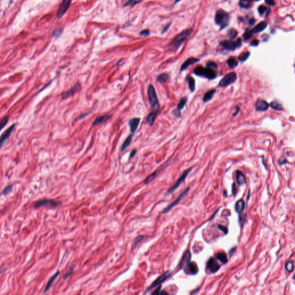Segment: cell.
<instances>
[{
  "label": "cell",
  "mask_w": 295,
  "mask_h": 295,
  "mask_svg": "<svg viewBox=\"0 0 295 295\" xmlns=\"http://www.w3.org/2000/svg\"><path fill=\"white\" fill-rule=\"evenodd\" d=\"M193 29H189L185 30L178 36L175 37V39L170 43L169 45V50L171 52H175L177 50L179 47L184 43L193 32Z\"/></svg>",
  "instance_id": "1"
},
{
  "label": "cell",
  "mask_w": 295,
  "mask_h": 295,
  "mask_svg": "<svg viewBox=\"0 0 295 295\" xmlns=\"http://www.w3.org/2000/svg\"><path fill=\"white\" fill-rule=\"evenodd\" d=\"M193 73L197 76L203 77L209 80H214L217 77V73L213 69L208 67L204 68L201 66H197L194 69Z\"/></svg>",
  "instance_id": "2"
},
{
  "label": "cell",
  "mask_w": 295,
  "mask_h": 295,
  "mask_svg": "<svg viewBox=\"0 0 295 295\" xmlns=\"http://www.w3.org/2000/svg\"><path fill=\"white\" fill-rule=\"evenodd\" d=\"M148 96L150 107L154 111H159L160 109L159 102L155 88L152 84H149L148 87Z\"/></svg>",
  "instance_id": "3"
},
{
  "label": "cell",
  "mask_w": 295,
  "mask_h": 295,
  "mask_svg": "<svg viewBox=\"0 0 295 295\" xmlns=\"http://www.w3.org/2000/svg\"><path fill=\"white\" fill-rule=\"evenodd\" d=\"M229 21V16L226 12L222 9H220L217 12L215 16V22L222 29L228 25Z\"/></svg>",
  "instance_id": "4"
},
{
  "label": "cell",
  "mask_w": 295,
  "mask_h": 295,
  "mask_svg": "<svg viewBox=\"0 0 295 295\" xmlns=\"http://www.w3.org/2000/svg\"><path fill=\"white\" fill-rule=\"evenodd\" d=\"M237 80V74L235 72H231L227 74L219 82V87H227L231 84L235 83Z\"/></svg>",
  "instance_id": "5"
},
{
  "label": "cell",
  "mask_w": 295,
  "mask_h": 295,
  "mask_svg": "<svg viewBox=\"0 0 295 295\" xmlns=\"http://www.w3.org/2000/svg\"><path fill=\"white\" fill-rule=\"evenodd\" d=\"M220 45L227 50L234 51L235 49L241 46V39L238 38L235 42L230 40L222 41L220 42Z\"/></svg>",
  "instance_id": "6"
},
{
  "label": "cell",
  "mask_w": 295,
  "mask_h": 295,
  "mask_svg": "<svg viewBox=\"0 0 295 295\" xmlns=\"http://www.w3.org/2000/svg\"><path fill=\"white\" fill-rule=\"evenodd\" d=\"M171 276V272L169 271H167L160 276L156 280L154 281V282L150 285V287L146 290L145 292H147L148 291H150V290L154 289L155 287H157L161 285L162 283L165 282L167 279L169 278Z\"/></svg>",
  "instance_id": "7"
},
{
  "label": "cell",
  "mask_w": 295,
  "mask_h": 295,
  "mask_svg": "<svg viewBox=\"0 0 295 295\" xmlns=\"http://www.w3.org/2000/svg\"><path fill=\"white\" fill-rule=\"evenodd\" d=\"M192 169H193V167H191V168H190L189 169H187V170L184 171V172H183V174L181 175V176L177 180V181L175 183V184H174L171 188L169 189V190L167 192V194H170L171 193H172V192H174L175 190H176L182 184V183L184 182V180L186 179V178L188 174L191 171Z\"/></svg>",
  "instance_id": "8"
},
{
  "label": "cell",
  "mask_w": 295,
  "mask_h": 295,
  "mask_svg": "<svg viewBox=\"0 0 295 295\" xmlns=\"http://www.w3.org/2000/svg\"><path fill=\"white\" fill-rule=\"evenodd\" d=\"M189 190H190V187H187V188H186L184 191L179 195V197L174 202H172L171 203H170L168 206L166 207V208L163 210L162 213H168L169 210H171L175 206H176L177 204H178L179 203H180L183 200V198L187 195V193L188 192Z\"/></svg>",
  "instance_id": "9"
},
{
  "label": "cell",
  "mask_w": 295,
  "mask_h": 295,
  "mask_svg": "<svg viewBox=\"0 0 295 295\" xmlns=\"http://www.w3.org/2000/svg\"><path fill=\"white\" fill-rule=\"evenodd\" d=\"M72 1V0H62V2L61 6H59V8L57 13L58 18H60L64 15V14L66 13V12L69 8Z\"/></svg>",
  "instance_id": "10"
},
{
  "label": "cell",
  "mask_w": 295,
  "mask_h": 295,
  "mask_svg": "<svg viewBox=\"0 0 295 295\" xmlns=\"http://www.w3.org/2000/svg\"><path fill=\"white\" fill-rule=\"evenodd\" d=\"M207 267L211 273H215L219 271L220 268V266L217 263L215 258H210L207 261Z\"/></svg>",
  "instance_id": "11"
},
{
  "label": "cell",
  "mask_w": 295,
  "mask_h": 295,
  "mask_svg": "<svg viewBox=\"0 0 295 295\" xmlns=\"http://www.w3.org/2000/svg\"><path fill=\"white\" fill-rule=\"evenodd\" d=\"M58 205V203H56L53 200H49V199H44V200H41L38 201H37L34 204V207L35 208H39L40 207L42 206H56Z\"/></svg>",
  "instance_id": "12"
},
{
  "label": "cell",
  "mask_w": 295,
  "mask_h": 295,
  "mask_svg": "<svg viewBox=\"0 0 295 295\" xmlns=\"http://www.w3.org/2000/svg\"><path fill=\"white\" fill-rule=\"evenodd\" d=\"M15 125H12L11 127H9L8 129H6L0 136V148L3 145V144L5 143V142L11 136V134L13 132V130L15 128Z\"/></svg>",
  "instance_id": "13"
},
{
  "label": "cell",
  "mask_w": 295,
  "mask_h": 295,
  "mask_svg": "<svg viewBox=\"0 0 295 295\" xmlns=\"http://www.w3.org/2000/svg\"><path fill=\"white\" fill-rule=\"evenodd\" d=\"M255 109L258 112H265L269 109V105L266 101L263 99H258L255 103Z\"/></svg>",
  "instance_id": "14"
},
{
  "label": "cell",
  "mask_w": 295,
  "mask_h": 295,
  "mask_svg": "<svg viewBox=\"0 0 295 295\" xmlns=\"http://www.w3.org/2000/svg\"><path fill=\"white\" fill-rule=\"evenodd\" d=\"M80 89H81V85H80V84H76L73 87H72L69 90L63 92L62 93V98L64 99H66V98L71 96L72 95H73L74 93L78 92L80 90Z\"/></svg>",
  "instance_id": "15"
},
{
  "label": "cell",
  "mask_w": 295,
  "mask_h": 295,
  "mask_svg": "<svg viewBox=\"0 0 295 295\" xmlns=\"http://www.w3.org/2000/svg\"><path fill=\"white\" fill-rule=\"evenodd\" d=\"M141 119L140 118H133L129 121V125L130 129V131L133 134L138 128Z\"/></svg>",
  "instance_id": "16"
},
{
  "label": "cell",
  "mask_w": 295,
  "mask_h": 295,
  "mask_svg": "<svg viewBox=\"0 0 295 295\" xmlns=\"http://www.w3.org/2000/svg\"><path fill=\"white\" fill-rule=\"evenodd\" d=\"M191 258V255L190 252L189 251H186L184 253V254L182 257V258L181 259V261L179 263V265L181 267V268H183V267H185L188 265V264L190 262Z\"/></svg>",
  "instance_id": "17"
},
{
  "label": "cell",
  "mask_w": 295,
  "mask_h": 295,
  "mask_svg": "<svg viewBox=\"0 0 295 295\" xmlns=\"http://www.w3.org/2000/svg\"><path fill=\"white\" fill-rule=\"evenodd\" d=\"M199 59L191 57L188 58L186 61H184V63L182 65L181 68V72H183L184 70H186L189 66L194 64L198 62H199Z\"/></svg>",
  "instance_id": "18"
},
{
  "label": "cell",
  "mask_w": 295,
  "mask_h": 295,
  "mask_svg": "<svg viewBox=\"0 0 295 295\" xmlns=\"http://www.w3.org/2000/svg\"><path fill=\"white\" fill-rule=\"evenodd\" d=\"M111 115H109V114H106V115H102V116H100L99 117H97L95 121L94 122H93V126H96V125H98L99 124H101L103 122H106L108 119H109L110 118Z\"/></svg>",
  "instance_id": "19"
},
{
  "label": "cell",
  "mask_w": 295,
  "mask_h": 295,
  "mask_svg": "<svg viewBox=\"0 0 295 295\" xmlns=\"http://www.w3.org/2000/svg\"><path fill=\"white\" fill-rule=\"evenodd\" d=\"M157 113H158L157 111H153L152 112L150 113L148 115L146 119V123L149 126H152L153 125L156 118L157 116Z\"/></svg>",
  "instance_id": "20"
},
{
  "label": "cell",
  "mask_w": 295,
  "mask_h": 295,
  "mask_svg": "<svg viewBox=\"0 0 295 295\" xmlns=\"http://www.w3.org/2000/svg\"><path fill=\"white\" fill-rule=\"evenodd\" d=\"M165 164H166V163H165L164 164H163V166H161L160 168H158L157 169H156V171H154L153 173H152L150 175H149L148 176L147 178L145 179V181H144V183H145V184H148V183H149L150 182H152V181L154 179V178L156 176V175H157V174L159 173V171H160V170H161V169L163 168V167H164V166H165Z\"/></svg>",
  "instance_id": "21"
},
{
  "label": "cell",
  "mask_w": 295,
  "mask_h": 295,
  "mask_svg": "<svg viewBox=\"0 0 295 295\" xmlns=\"http://www.w3.org/2000/svg\"><path fill=\"white\" fill-rule=\"evenodd\" d=\"M59 275V272H57L54 275H53V276L51 277V278L49 279V281L47 282V285L46 286V288L44 289V294L46 293V292H47L49 291V289L51 288V287H52L53 284H54V281L56 280V279L58 278V277Z\"/></svg>",
  "instance_id": "22"
},
{
  "label": "cell",
  "mask_w": 295,
  "mask_h": 295,
  "mask_svg": "<svg viewBox=\"0 0 295 295\" xmlns=\"http://www.w3.org/2000/svg\"><path fill=\"white\" fill-rule=\"evenodd\" d=\"M267 25V24L266 21H262L260 23H259L253 30H252L251 31L253 34L259 33V32L263 31L266 28Z\"/></svg>",
  "instance_id": "23"
},
{
  "label": "cell",
  "mask_w": 295,
  "mask_h": 295,
  "mask_svg": "<svg viewBox=\"0 0 295 295\" xmlns=\"http://www.w3.org/2000/svg\"><path fill=\"white\" fill-rule=\"evenodd\" d=\"M216 90L215 89L210 90V91L206 92L203 97V102L206 103V102L210 101L212 99V97H213V96L216 93Z\"/></svg>",
  "instance_id": "24"
},
{
  "label": "cell",
  "mask_w": 295,
  "mask_h": 295,
  "mask_svg": "<svg viewBox=\"0 0 295 295\" xmlns=\"http://www.w3.org/2000/svg\"><path fill=\"white\" fill-rule=\"evenodd\" d=\"M244 206H245V203H244V201L242 199L238 200L236 203L235 206V211L238 213H239V214L241 213L244 209Z\"/></svg>",
  "instance_id": "25"
},
{
  "label": "cell",
  "mask_w": 295,
  "mask_h": 295,
  "mask_svg": "<svg viewBox=\"0 0 295 295\" xmlns=\"http://www.w3.org/2000/svg\"><path fill=\"white\" fill-rule=\"evenodd\" d=\"M186 267H188L190 274L196 275L198 272V266L195 262H190Z\"/></svg>",
  "instance_id": "26"
},
{
  "label": "cell",
  "mask_w": 295,
  "mask_h": 295,
  "mask_svg": "<svg viewBox=\"0 0 295 295\" xmlns=\"http://www.w3.org/2000/svg\"><path fill=\"white\" fill-rule=\"evenodd\" d=\"M236 181L240 186H242L246 183V178L243 173L240 171L236 172Z\"/></svg>",
  "instance_id": "27"
},
{
  "label": "cell",
  "mask_w": 295,
  "mask_h": 295,
  "mask_svg": "<svg viewBox=\"0 0 295 295\" xmlns=\"http://www.w3.org/2000/svg\"><path fill=\"white\" fill-rule=\"evenodd\" d=\"M133 137V134L131 133L126 138V140H125V141L124 142V143H123V144L122 145V147H121V150L122 152L124 151L127 148L129 147L130 144L131 143Z\"/></svg>",
  "instance_id": "28"
},
{
  "label": "cell",
  "mask_w": 295,
  "mask_h": 295,
  "mask_svg": "<svg viewBox=\"0 0 295 295\" xmlns=\"http://www.w3.org/2000/svg\"><path fill=\"white\" fill-rule=\"evenodd\" d=\"M187 82L188 84V87L191 92H194L195 90V81L193 77L188 76L187 77Z\"/></svg>",
  "instance_id": "29"
},
{
  "label": "cell",
  "mask_w": 295,
  "mask_h": 295,
  "mask_svg": "<svg viewBox=\"0 0 295 295\" xmlns=\"http://www.w3.org/2000/svg\"><path fill=\"white\" fill-rule=\"evenodd\" d=\"M168 80H169V75L166 73L160 74L157 77V81L162 84L166 83Z\"/></svg>",
  "instance_id": "30"
},
{
  "label": "cell",
  "mask_w": 295,
  "mask_h": 295,
  "mask_svg": "<svg viewBox=\"0 0 295 295\" xmlns=\"http://www.w3.org/2000/svg\"><path fill=\"white\" fill-rule=\"evenodd\" d=\"M187 102V97H183L181 98V99L180 100V101L179 102V103L178 104L176 110L181 112V111L182 110L184 109Z\"/></svg>",
  "instance_id": "31"
},
{
  "label": "cell",
  "mask_w": 295,
  "mask_h": 295,
  "mask_svg": "<svg viewBox=\"0 0 295 295\" xmlns=\"http://www.w3.org/2000/svg\"><path fill=\"white\" fill-rule=\"evenodd\" d=\"M227 64L230 68H235L238 65V62L234 58H229L227 61Z\"/></svg>",
  "instance_id": "32"
},
{
  "label": "cell",
  "mask_w": 295,
  "mask_h": 295,
  "mask_svg": "<svg viewBox=\"0 0 295 295\" xmlns=\"http://www.w3.org/2000/svg\"><path fill=\"white\" fill-rule=\"evenodd\" d=\"M216 257L217 259L222 262V263H227L228 262V258L227 257V255L224 254V253H219L217 255Z\"/></svg>",
  "instance_id": "33"
},
{
  "label": "cell",
  "mask_w": 295,
  "mask_h": 295,
  "mask_svg": "<svg viewBox=\"0 0 295 295\" xmlns=\"http://www.w3.org/2000/svg\"><path fill=\"white\" fill-rule=\"evenodd\" d=\"M273 109H275L277 111H282L283 110V107L282 106L281 104H280V103H279L277 101H273L272 102L270 106Z\"/></svg>",
  "instance_id": "34"
},
{
  "label": "cell",
  "mask_w": 295,
  "mask_h": 295,
  "mask_svg": "<svg viewBox=\"0 0 295 295\" xmlns=\"http://www.w3.org/2000/svg\"><path fill=\"white\" fill-rule=\"evenodd\" d=\"M251 0H240V6L242 8H248L250 6Z\"/></svg>",
  "instance_id": "35"
},
{
  "label": "cell",
  "mask_w": 295,
  "mask_h": 295,
  "mask_svg": "<svg viewBox=\"0 0 295 295\" xmlns=\"http://www.w3.org/2000/svg\"><path fill=\"white\" fill-rule=\"evenodd\" d=\"M285 269L288 272H292L294 269V265L292 261H289L285 264Z\"/></svg>",
  "instance_id": "36"
},
{
  "label": "cell",
  "mask_w": 295,
  "mask_h": 295,
  "mask_svg": "<svg viewBox=\"0 0 295 295\" xmlns=\"http://www.w3.org/2000/svg\"><path fill=\"white\" fill-rule=\"evenodd\" d=\"M143 0H129L125 4V6H127V7H130V6H133L134 5H136V4L140 3V2H141Z\"/></svg>",
  "instance_id": "37"
},
{
  "label": "cell",
  "mask_w": 295,
  "mask_h": 295,
  "mask_svg": "<svg viewBox=\"0 0 295 295\" xmlns=\"http://www.w3.org/2000/svg\"><path fill=\"white\" fill-rule=\"evenodd\" d=\"M250 55V53L248 52H245V53H242L239 56V59L240 61H241L242 62H245L248 58Z\"/></svg>",
  "instance_id": "38"
},
{
  "label": "cell",
  "mask_w": 295,
  "mask_h": 295,
  "mask_svg": "<svg viewBox=\"0 0 295 295\" xmlns=\"http://www.w3.org/2000/svg\"><path fill=\"white\" fill-rule=\"evenodd\" d=\"M228 35L231 38L234 39L238 35V32L235 29L232 28L228 31Z\"/></svg>",
  "instance_id": "39"
},
{
  "label": "cell",
  "mask_w": 295,
  "mask_h": 295,
  "mask_svg": "<svg viewBox=\"0 0 295 295\" xmlns=\"http://www.w3.org/2000/svg\"><path fill=\"white\" fill-rule=\"evenodd\" d=\"M8 120L9 118L8 116L4 117V118L0 120V131L6 126V125L8 122Z\"/></svg>",
  "instance_id": "40"
},
{
  "label": "cell",
  "mask_w": 295,
  "mask_h": 295,
  "mask_svg": "<svg viewBox=\"0 0 295 295\" xmlns=\"http://www.w3.org/2000/svg\"><path fill=\"white\" fill-rule=\"evenodd\" d=\"M13 184L9 185V186H6V187L4 188V190H3V191H2V194H3V195H7V194H9V193L12 191V189H13Z\"/></svg>",
  "instance_id": "41"
},
{
  "label": "cell",
  "mask_w": 295,
  "mask_h": 295,
  "mask_svg": "<svg viewBox=\"0 0 295 295\" xmlns=\"http://www.w3.org/2000/svg\"><path fill=\"white\" fill-rule=\"evenodd\" d=\"M144 238V236H141V235L138 236V237H137V238L135 239L134 241V243H133V248H135V247H136V246H137V245H138V244H139V243H140V242H141V241L143 240Z\"/></svg>",
  "instance_id": "42"
},
{
  "label": "cell",
  "mask_w": 295,
  "mask_h": 295,
  "mask_svg": "<svg viewBox=\"0 0 295 295\" xmlns=\"http://www.w3.org/2000/svg\"><path fill=\"white\" fill-rule=\"evenodd\" d=\"M253 33L252 32L251 30V31H246L244 34L243 35V37H244V39L247 40H248L250 38H251V37L253 36Z\"/></svg>",
  "instance_id": "43"
},
{
  "label": "cell",
  "mask_w": 295,
  "mask_h": 295,
  "mask_svg": "<svg viewBox=\"0 0 295 295\" xmlns=\"http://www.w3.org/2000/svg\"><path fill=\"white\" fill-rule=\"evenodd\" d=\"M217 64L214 62H209L206 64V67H208V68H212V69H217Z\"/></svg>",
  "instance_id": "44"
},
{
  "label": "cell",
  "mask_w": 295,
  "mask_h": 295,
  "mask_svg": "<svg viewBox=\"0 0 295 295\" xmlns=\"http://www.w3.org/2000/svg\"><path fill=\"white\" fill-rule=\"evenodd\" d=\"M266 10H267L266 7L265 6H263V5H260L258 8V12H259V14H260V15H262V13H263Z\"/></svg>",
  "instance_id": "45"
},
{
  "label": "cell",
  "mask_w": 295,
  "mask_h": 295,
  "mask_svg": "<svg viewBox=\"0 0 295 295\" xmlns=\"http://www.w3.org/2000/svg\"><path fill=\"white\" fill-rule=\"evenodd\" d=\"M218 228L220 230H221L222 232H224V234H228V229L227 228H226L225 227L223 226V225H218Z\"/></svg>",
  "instance_id": "46"
},
{
  "label": "cell",
  "mask_w": 295,
  "mask_h": 295,
  "mask_svg": "<svg viewBox=\"0 0 295 295\" xmlns=\"http://www.w3.org/2000/svg\"><path fill=\"white\" fill-rule=\"evenodd\" d=\"M62 31H63V30H62V29H61V28H59V29H57V30L55 31V32H54V34H53L54 37H59V36L62 34Z\"/></svg>",
  "instance_id": "47"
},
{
  "label": "cell",
  "mask_w": 295,
  "mask_h": 295,
  "mask_svg": "<svg viewBox=\"0 0 295 295\" xmlns=\"http://www.w3.org/2000/svg\"><path fill=\"white\" fill-rule=\"evenodd\" d=\"M73 267H71V269H69V270L68 272H66V273L64 275V278L65 279L66 278H68V277L70 276L71 275V274L72 273V272H73Z\"/></svg>",
  "instance_id": "48"
},
{
  "label": "cell",
  "mask_w": 295,
  "mask_h": 295,
  "mask_svg": "<svg viewBox=\"0 0 295 295\" xmlns=\"http://www.w3.org/2000/svg\"><path fill=\"white\" fill-rule=\"evenodd\" d=\"M149 34H150V32L148 30H144L141 31L140 34L143 36H148L149 35Z\"/></svg>",
  "instance_id": "49"
},
{
  "label": "cell",
  "mask_w": 295,
  "mask_h": 295,
  "mask_svg": "<svg viewBox=\"0 0 295 295\" xmlns=\"http://www.w3.org/2000/svg\"><path fill=\"white\" fill-rule=\"evenodd\" d=\"M265 2L270 6H274L275 5V2L274 0H265Z\"/></svg>",
  "instance_id": "50"
},
{
  "label": "cell",
  "mask_w": 295,
  "mask_h": 295,
  "mask_svg": "<svg viewBox=\"0 0 295 295\" xmlns=\"http://www.w3.org/2000/svg\"><path fill=\"white\" fill-rule=\"evenodd\" d=\"M162 294V291H161V287H159V288H157L156 291H155L152 293V294H153V295H154V294H155V295H159V294Z\"/></svg>",
  "instance_id": "51"
},
{
  "label": "cell",
  "mask_w": 295,
  "mask_h": 295,
  "mask_svg": "<svg viewBox=\"0 0 295 295\" xmlns=\"http://www.w3.org/2000/svg\"><path fill=\"white\" fill-rule=\"evenodd\" d=\"M259 43V40H257V39H255L251 42V45L253 46H258Z\"/></svg>",
  "instance_id": "52"
},
{
  "label": "cell",
  "mask_w": 295,
  "mask_h": 295,
  "mask_svg": "<svg viewBox=\"0 0 295 295\" xmlns=\"http://www.w3.org/2000/svg\"><path fill=\"white\" fill-rule=\"evenodd\" d=\"M232 194L235 195L237 192V189H236V184L234 183L232 184Z\"/></svg>",
  "instance_id": "53"
},
{
  "label": "cell",
  "mask_w": 295,
  "mask_h": 295,
  "mask_svg": "<svg viewBox=\"0 0 295 295\" xmlns=\"http://www.w3.org/2000/svg\"><path fill=\"white\" fill-rule=\"evenodd\" d=\"M136 153H137V150H136V149H133V150L131 151V153H130V158H133V157H134V156L136 155Z\"/></svg>",
  "instance_id": "54"
},
{
  "label": "cell",
  "mask_w": 295,
  "mask_h": 295,
  "mask_svg": "<svg viewBox=\"0 0 295 295\" xmlns=\"http://www.w3.org/2000/svg\"><path fill=\"white\" fill-rule=\"evenodd\" d=\"M236 250V247H234V248H233L231 249V250H230V251H229V257H231V256L234 254V253L235 252Z\"/></svg>",
  "instance_id": "55"
},
{
  "label": "cell",
  "mask_w": 295,
  "mask_h": 295,
  "mask_svg": "<svg viewBox=\"0 0 295 295\" xmlns=\"http://www.w3.org/2000/svg\"><path fill=\"white\" fill-rule=\"evenodd\" d=\"M255 22H256V20L254 18H251L249 21V24H250V25L252 26L255 23Z\"/></svg>",
  "instance_id": "56"
},
{
  "label": "cell",
  "mask_w": 295,
  "mask_h": 295,
  "mask_svg": "<svg viewBox=\"0 0 295 295\" xmlns=\"http://www.w3.org/2000/svg\"><path fill=\"white\" fill-rule=\"evenodd\" d=\"M236 110H236V112H235V113H234V114H233V116H235L237 115H238V114L239 113V112L240 110V108L239 107H237V109H236Z\"/></svg>",
  "instance_id": "57"
},
{
  "label": "cell",
  "mask_w": 295,
  "mask_h": 295,
  "mask_svg": "<svg viewBox=\"0 0 295 295\" xmlns=\"http://www.w3.org/2000/svg\"><path fill=\"white\" fill-rule=\"evenodd\" d=\"M170 25H171L170 24H168V25H167L166 27H165L164 29V30H163V33H164V32H166V31H167V30H168V29L169 28V27Z\"/></svg>",
  "instance_id": "58"
},
{
  "label": "cell",
  "mask_w": 295,
  "mask_h": 295,
  "mask_svg": "<svg viewBox=\"0 0 295 295\" xmlns=\"http://www.w3.org/2000/svg\"><path fill=\"white\" fill-rule=\"evenodd\" d=\"M181 1V0H175V3H177V2H178Z\"/></svg>",
  "instance_id": "59"
},
{
  "label": "cell",
  "mask_w": 295,
  "mask_h": 295,
  "mask_svg": "<svg viewBox=\"0 0 295 295\" xmlns=\"http://www.w3.org/2000/svg\"><path fill=\"white\" fill-rule=\"evenodd\" d=\"M1 273H2V269H1V268H0V275L1 274Z\"/></svg>",
  "instance_id": "60"
},
{
  "label": "cell",
  "mask_w": 295,
  "mask_h": 295,
  "mask_svg": "<svg viewBox=\"0 0 295 295\" xmlns=\"http://www.w3.org/2000/svg\"><path fill=\"white\" fill-rule=\"evenodd\" d=\"M251 1H259V0H251Z\"/></svg>",
  "instance_id": "61"
}]
</instances>
